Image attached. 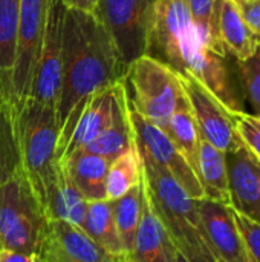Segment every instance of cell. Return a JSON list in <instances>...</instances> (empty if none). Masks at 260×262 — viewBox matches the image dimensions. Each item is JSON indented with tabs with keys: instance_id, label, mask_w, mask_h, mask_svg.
<instances>
[{
	"instance_id": "cell-12",
	"label": "cell",
	"mask_w": 260,
	"mask_h": 262,
	"mask_svg": "<svg viewBox=\"0 0 260 262\" xmlns=\"http://www.w3.org/2000/svg\"><path fill=\"white\" fill-rule=\"evenodd\" d=\"M228 177V206L260 224V160L245 146L225 154Z\"/></svg>"
},
{
	"instance_id": "cell-7",
	"label": "cell",
	"mask_w": 260,
	"mask_h": 262,
	"mask_svg": "<svg viewBox=\"0 0 260 262\" xmlns=\"http://www.w3.org/2000/svg\"><path fill=\"white\" fill-rule=\"evenodd\" d=\"M156 0H98L93 14L129 68L149 52Z\"/></svg>"
},
{
	"instance_id": "cell-5",
	"label": "cell",
	"mask_w": 260,
	"mask_h": 262,
	"mask_svg": "<svg viewBox=\"0 0 260 262\" xmlns=\"http://www.w3.org/2000/svg\"><path fill=\"white\" fill-rule=\"evenodd\" d=\"M48 224L25 173L0 183V249L40 253L48 239Z\"/></svg>"
},
{
	"instance_id": "cell-3",
	"label": "cell",
	"mask_w": 260,
	"mask_h": 262,
	"mask_svg": "<svg viewBox=\"0 0 260 262\" xmlns=\"http://www.w3.org/2000/svg\"><path fill=\"white\" fill-rule=\"evenodd\" d=\"M141 161L147 198L175 249L190 259L218 262L204 238L198 200H193L166 169L150 158L141 155Z\"/></svg>"
},
{
	"instance_id": "cell-20",
	"label": "cell",
	"mask_w": 260,
	"mask_h": 262,
	"mask_svg": "<svg viewBox=\"0 0 260 262\" xmlns=\"http://www.w3.org/2000/svg\"><path fill=\"white\" fill-rule=\"evenodd\" d=\"M87 203L89 201L83 196V193L72 183L63 166L58 163L57 177L46 206L48 220H64L83 229Z\"/></svg>"
},
{
	"instance_id": "cell-37",
	"label": "cell",
	"mask_w": 260,
	"mask_h": 262,
	"mask_svg": "<svg viewBox=\"0 0 260 262\" xmlns=\"http://www.w3.org/2000/svg\"><path fill=\"white\" fill-rule=\"evenodd\" d=\"M239 262H256V261H254V259H253V258H251V256L247 253V256H244V258H242V259H241Z\"/></svg>"
},
{
	"instance_id": "cell-28",
	"label": "cell",
	"mask_w": 260,
	"mask_h": 262,
	"mask_svg": "<svg viewBox=\"0 0 260 262\" xmlns=\"http://www.w3.org/2000/svg\"><path fill=\"white\" fill-rule=\"evenodd\" d=\"M244 92L251 106L260 117V41H257L254 52L245 60H238Z\"/></svg>"
},
{
	"instance_id": "cell-23",
	"label": "cell",
	"mask_w": 260,
	"mask_h": 262,
	"mask_svg": "<svg viewBox=\"0 0 260 262\" xmlns=\"http://www.w3.org/2000/svg\"><path fill=\"white\" fill-rule=\"evenodd\" d=\"M198 180L201 183L204 198L228 204V177L225 164V152L216 149L208 141L201 138Z\"/></svg>"
},
{
	"instance_id": "cell-8",
	"label": "cell",
	"mask_w": 260,
	"mask_h": 262,
	"mask_svg": "<svg viewBox=\"0 0 260 262\" xmlns=\"http://www.w3.org/2000/svg\"><path fill=\"white\" fill-rule=\"evenodd\" d=\"M127 114H129L135 146L138 152L150 158L162 169H166L187 190V193L193 200L204 198V192L195 170L187 163L184 155L178 150L172 138L167 135L164 129H161L159 126L153 124L141 114H138L136 109L132 106L129 95H127Z\"/></svg>"
},
{
	"instance_id": "cell-31",
	"label": "cell",
	"mask_w": 260,
	"mask_h": 262,
	"mask_svg": "<svg viewBox=\"0 0 260 262\" xmlns=\"http://www.w3.org/2000/svg\"><path fill=\"white\" fill-rule=\"evenodd\" d=\"M236 3L250 31L260 37V0H236Z\"/></svg>"
},
{
	"instance_id": "cell-22",
	"label": "cell",
	"mask_w": 260,
	"mask_h": 262,
	"mask_svg": "<svg viewBox=\"0 0 260 262\" xmlns=\"http://www.w3.org/2000/svg\"><path fill=\"white\" fill-rule=\"evenodd\" d=\"M83 230L116 261L127 256L115 226L112 204L109 200L87 203Z\"/></svg>"
},
{
	"instance_id": "cell-32",
	"label": "cell",
	"mask_w": 260,
	"mask_h": 262,
	"mask_svg": "<svg viewBox=\"0 0 260 262\" xmlns=\"http://www.w3.org/2000/svg\"><path fill=\"white\" fill-rule=\"evenodd\" d=\"M0 262H43L40 253L0 249Z\"/></svg>"
},
{
	"instance_id": "cell-17",
	"label": "cell",
	"mask_w": 260,
	"mask_h": 262,
	"mask_svg": "<svg viewBox=\"0 0 260 262\" xmlns=\"http://www.w3.org/2000/svg\"><path fill=\"white\" fill-rule=\"evenodd\" d=\"M60 164L87 201L107 200L106 177L110 163L106 158L86 150H78Z\"/></svg>"
},
{
	"instance_id": "cell-9",
	"label": "cell",
	"mask_w": 260,
	"mask_h": 262,
	"mask_svg": "<svg viewBox=\"0 0 260 262\" xmlns=\"http://www.w3.org/2000/svg\"><path fill=\"white\" fill-rule=\"evenodd\" d=\"M48 17V0H20L17 49L12 71L14 111L29 97L34 68L41 49Z\"/></svg>"
},
{
	"instance_id": "cell-36",
	"label": "cell",
	"mask_w": 260,
	"mask_h": 262,
	"mask_svg": "<svg viewBox=\"0 0 260 262\" xmlns=\"http://www.w3.org/2000/svg\"><path fill=\"white\" fill-rule=\"evenodd\" d=\"M118 262H141V261H138V259H135V258H132V256H126V258L120 259Z\"/></svg>"
},
{
	"instance_id": "cell-27",
	"label": "cell",
	"mask_w": 260,
	"mask_h": 262,
	"mask_svg": "<svg viewBox=\"0 0 260 262\" xmlns=\"http://www.w3.org/2000/svg\"><path fill=\"white\" fill-rule=\"evenodd\" d=\"M20 169L14 104L0 100V183Z\"/></svg>"
},
{
	"instance_id": "cell-21",
	"label": "cell",
	"mask_w": 260,
	"mask_h": 262,
	"mask_svg": "<svg viewBox=\"0 0 260 262\" xmlns=\"http://www.w3.org/2000/svg\"><path fill=\"white\" fill-rule=\"evenodd\" d=\"M133 144H135V138L127 114V91H126L116 107L112 123L81 150L100 155L110 163Z\"/></svg>"
},
{
	"instance_id": "cell-18",
	"label": "cell",
	"mask_w": 260,
	"mask_h": 262,
	"mask_svg": "<svg viewBox=\"0 0 260 262\" xmlns=\"http://www.w3.org/2000/svg\"><path fill=\"white\" fill-rule=\"evenodd\" d=\"M48 241L72 261L118 262L104 252L81 227L64 220H49Z\"/></svg>"
},
{
	"instance_id": "cell-25",
	"label": "cell",
	"mask_w": 260,
	"mask_h": 262,
	"mask_svg": "<svg viewBox=\"0 0 260 262\" xmlns=\"http://www.w3.org/2000/svg\"><path fill=\"white\" fill-rule=\"evenodd\" d=\"M143 203H144V183L141 180L139 184L133 186L123 196L110 201L115 226L118 235L121 238L123 247L127 256L132 255L136 230L143 215Z\"/></svg>"
},
{
	"instance_id": "cell-11",
	"label": "cell",
	"mask_w": 260,
	"mask_h": 262,
	"mask_svg": "<svg viewBox=\"0 0 260 262\" xmlns=\"http://www.w3.org/2000/svg\"><path fill=\"white\" fill-rule=\"evenodd\" d=\"M178 75L193 111L201 138L225 154L241 147L244 143L236 130L233 114L193 75Z\"/></svg>"
},
{
	"instance_id": "cell-13",
	"label": "cell",
	"mask_w": 260,
	"mask_h": 262,
	"mask_svg": "<svg viewBox=\"0 0 260 262\" xmlns=\"http://www.w3.org/2000/svg\"><path fill=\"white\" fill-rule=\"evenodd\" d=\"M204 238L218 262H239L247 250L238 230L233 209L208 198L198 200Z\"/></svg>"
},
{
	"instance_id": "cell-6",
	"label": "cell",
	"mask_w": 260,
	"mask_h": 262,
	"mask_svg": "<svg viewBox=\"0 0 260 262\" xmlns=\"http://www.w3.org/2000/svg\"><path fill=\"white\" fill-rule=\"evenodd\" d=\"M126 77L133 88V97H129L132 106L144 118L166 130L184 95L178 72L167 63L146 54L127 68Z\"/></svg>"
},
{
	"instance_id": "cell-34",
	"label": "cell",
	"mask_w": 260,
	"mask_h": 262,
	"mask_svg": "<svg viewBox=\"0 0 260 262\" xmlns=\"http://www.w3.org/2000/svg\"><path fill=\"white\" fill-rule=\"evenodd\" d=\"M61 2L67 8H77V9H83L87 12H93L98 0H61Z\"/></svg>"
},
{
	"instance_id": "cell-19",
	"label": "cell",
	"mask_w": 260,
	"mask_h": 262,
	"mask_svg": "<svg viewBox=\"0 0 260 262\" xmlns=\"http://www.w3.org/2000/svg\"><path fill=\"white\" fill-rule=\"evenodd\" d=\"M20 0H0V100L14 104L12 71L17 49Z\"/></svg>"
},
{
	"instance_id": "cell-26",
	"label": "cell",
	"mask_w": 260,
	"mask_h": 262,
	"mask_svg": "<svg viewBox=\"0 0 260 262\" xmlns=\"http://www.w3.org/2000/svg\"><path fill=\"white\" fill-rule=\"evenodd\" d=\"M143 180V161L141 155L133 144L113 161H110L106 177V195L109 201H113L129 192L133 186Z\"/></svg>"
},
{
	"instance_id": "cell-30",
	"label": "cell",
	"mask_w": 260,
	"mask_h": 262,
	"mask_svg": "<svg viewBox=\"0 0 260 262\" xmlns=\"http://www.w3.org/2000/svg\"><path fill=\"white\" fill-rule=\"evenodd\" d=\"M233 215H234V221L241 233V238L244 241L247 253L256 262H260V224L242 216L241 213L234 210H233Z\"/></svg>"
},
{
	"instance_id": "cell-29",
	"label": "cell",
	"mask_w": 260,
	"mask_h": 262,
	"mask_svg": "<svg viewBox=\"0 0 260 262\" xmlns=\"http://www.w3.org/2000/svg\"><path fill=\"white\" fill-rule=\"evenodd\" d=\"M233 120L242 143L260 160V117L238 112L233 114Z\"/></svg>"
},
{
	"instance_id": "cell-10",
	"label": "cell",
	"mask_w": 260,
	"mask_h": 262,
	"mask_svg": "<svg viewBox=\"0 0 260 262\" xmlns=\"http://www.w3.org/2000/svg\"><path fill=\"white\" fill-rule=\"evenodd\" d=\"M66 5L61 0H48V17L41 49L32 74L28 100L57 107L61 84L63 20Z\"/></svg>"
},
{
	"instance_id": "cell-2",
	"label": "cell",
	"mask_w": 260,
	"mask_h": 262,
	"mask_svg": "<svg viewBox=\"0 0 260 262\" xmlns=\"http://www.w3.org/2000/svg\"><path fill=\"white\" fill-rule=\"evenodd\" d=\"M147 54L193 75L231 114L244 111L224 57L204 41L185 0H156Z\"/></svg>"
},
{
	"instance_id": "cell-24",
	"label": "cell",
	"mask_w": 260,
	"mask_h": 262,
	"mask_svg": "<svg viewBox=\"0 0 260 262\" xmlns=\"http://www.w3.org/2000/svg\"><path fill=\"white\" fill-rule=\"evenodd\" d=\"M167 135L172 138L178 150L184 155L187 163L192 166L198 177V164H199V147H201V134L190 107V103L185 94L181 97L175 112L172 114L167 127Z\"/></svg>"
},
{
	"instance_id": "cell-33",
	"label": "cell",
	"mask_w": 260,
	"mask_h": 262,
	"mask_svg": "<svg viewBox=\"0 0 260 262\" xmlns=\"http://www.w3.org/2000/svg\"><path fill=\"white\" fill-rule=\"evenodd\" d=\"M41 258H43V262H77L72 261L70 258H67L63 252H60L48 239H46V244H44V247L41 250Z\"/></svg>"
},
{
	"instance_id": "cell-16",
	"label": "cell",
	"mask_w": 260,
	"mask_h": 262,
	"mask_svg": "<svg viewBox=\"0 0 260 262\" xmlns=\"http://www.w3.org/2000/svg\"><path fill=\"white\" fill-rule=\"evenodd\" d=\"M130 256L141 262H173V256H175V246L166 227L162 226L161 220L155 213L147 198L146 189H144L143 215L136 230L135 244Z\"/></svg>"
},
{
	"instance_id": "cell-14",
	"label": "cell",
	"mask_w": 260,
	"mask_h": 262,
	"mask_svg": "<svg viewBox=\"0 0 260 262\" xmlns=\"http://www.w3.org/2000/svg\"><path fill=\"white\" fill-rule=\"evenodd\" d=\"M126 80V78H124ZM124 80L115 83L113 86L97 94L84 107L66 147L58 163L70 157L72 154L84 149L90 141H93L113 120L116 107L126 92Z\"/></svg>"
},
{
	"instance_id": "cell-4",
	"label": "cell",
	"mask_w": 260,
	"mask_h": 262,
	"mask_svg": "<svg viewBox=\"0 0 260 262\" xmlns=\"http://www.w3.org/2000/svg\"><path fill=\"white\" fill-rule=\"evenodd\" d=\"M15 137L20 169L46 215L49 193L58 167L55 107L26 100L15 109Z\"/></svg>"
},
{
	"instance_id": "cell-38",
	"label": "cell",
	"mask_w": 260,
	"mask_h": 262,
	"mask_svg": "<svg viewBox=\"0 0 260 262\" xmlns=\"http://www.w3.org/2000/svg\"><path fill=\"white\" fill-rule=\"evenodd\" d=\"M257 38H259V41H260V37H257Z\"/></svg>"
},
{
	"instance_id": "cell-1",
	"label": "cell",
	"mask_w": 260,
	"mask_h": 262,
	"mask_svg": "<svg viewBox=\"0 0 260 262\" xmlns=\"http://www.w3.org/2000/svg\"><path fill=\"white\" fill-rule=\"evenodd\" d=\"M126 74L127 68L97 15L66 6L61 84L55 107L58 127L57 161H60L87 103L97 94L124 80Z\"/></svg>"
},
{
	"instance_id": "cell-15",
	"label": "cell",
	"mask_w": 260,
	"mask_h": 262,
	"mask_svg": "<svg viewBox=\"0 0 260 262\" xmlns=\"http://www.w3.org/2000/svg\"><path fill=\"white\" fill-rule=\"evenodd\" d=\"M215 35L224 45L227 54L230 52L238 60L250 57L259 41L247 26L236 0H216L211 18Z\"/></svg>"
},
{
	"instance_id": "cell-35",
	"label": "cell",
	"mask_w": 260,
	"mask_h": 262,
	"mask_svg": "<svg viewBox=\"0 0 260 262\" xmlns=\"http://www.w3.org/2000/svg\"><path fill=\"white\" fill-rule=\"evenodd\" d=\"M173 262H205V261H196V259H190L185 255H182L179 250L175 249V256H173Z\"/></svg>"
}]
</instances>
